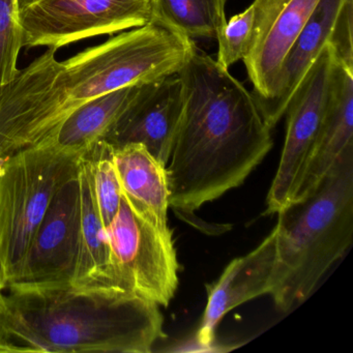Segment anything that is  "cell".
<instances>
[{
    "label": "cell",
    "instance_id": "cell-5",
    "mask_svg": "<svg viewBox=\"0 0 353 353\" xmlns=\"http://www.w3.org/2000/svg\"><path fill=\"white\" fill-rule=\"evenodd\" d=\"M85 150L48 142L0 158V255L8 285L17 278L55 194L79 173Z\"/></svg>",
    "mask_w": 353,
    "mask_h": 353
},
{
    "label": "cell",
    "instance_id": "cell-20",
    "mask_svg": "<svg viewBox=\"0 0 353 353\" xmlns=\"http://www.w3.org/2000/svg\"><path fill=\"white\" fill-rule=\"evenodd\" d=\"M22 48L20 0H0V92L17 75Z\"/></svg>",
    "mask_w": 353,
    "mask_h": 353
},
{
    "label": "cell",
    "instance_id": "cell-21",
    "mask_svg": "<svg viewBox=\"0 0 353 353\" xmlns=\"http://www.w3.org/2000/svg\"><path fill=\"white\" fill-rule=\"evenodd\" d=\"M255 9L253 3L239 15L226 22L216 37L219 42V65L229 70L237 61H243L249 52L253 36Z\"/></svg>",
    "mask_w": 353,
    "mask_h": 353
},
{
    "label": "cell",
    "instance_id": "cell-17",
    "mask_svg": "<svg viewBox=\"0 0 353 353\" xmlns=\"http://www.w3.org/2000/svg\"><path fill=\"white\" fill-rule=\"evenodd\" d=\"M140 85L127 86L82 105L63 121L50 142L67 150H88L110 131L135 98Z\"/></svg>",
    "mask_w": 353,
    "mask_h": 353
},
{
    "label": "cell",
    "instance_id": "cell-24",
    "mask_svg": "<svg viewBox=\"0 0 353 353\" xmlns=\"http://www.w3.org/2000/svg\"><path fill=\"white\" fill-rule=\"evenodd\" d=\"M34 0H20V9L24 6L28 5V3H32Z\"/></svg>",
    "mask_w": 353,
    "mask_h": 353
},
{
    "label": "cell",
    "instance_id": "cell-19",
    "mask_svg": "<svg viewBox=\"0 0 353 353\" xmlns=\"http://www.w3.org/2000/svg\"><path fill=\"white\" fill-rule=\"evenodd\" d=\"M114 148L104 140L96 142L84 152L90 165L92 189L104 226L117 216L123 198L121 181L113 160Z\"/></svg>",
    "mask_w": 353,
    "mask_h": 353
},
{
    "label": "cell",
    "instance_id": "cell-8",
    "mask_svg": "<svg viewBox=\"0 0 353 353\" xmlns=\"http://www.w3.org/2000/svg\"><path fill=\"white\" fill-rule=\"evenodd\" d=\"M334 63L326 45L289 100L284 148L266 198L268 214L294 201L327 112Z\"/></svg>",
    "mask_w": 353,
    "mask_h": 353
},
{
    "label": "cell",
    "instance_id": "cell-14",
    "mask_svg": "<svg viewBox=\"0 0 353 353\" xmlns=\"http://www.w3.org/2000/svg\"><path fill=\"white\" fill-rule=\"evenodd\" d=\"M344 0H319L309 21L293 43L281 65L276 92L259 107L266 125L274 129L305 74L328 45L339 10Z\"/></svg>",
    "mask_w": 353,
    "mask_h": 353
},
{
    "label": "cell",
    "instance_id": "cell-12",
    "mask_svg": "<svg viewBox=\"0 0 353 353\" xmlns=\"http://www.w3.org/2000/svg\"><path fill=\"white\" fill-rule=\"evenodd\" d=\"M276 260V230L253 251L232 260L218 281L208 285V305L196 340L210 346L216 327L228 312L236 307L272 293Z\"/></svg>",
    "mask_w": 353,
    "mask_h": 353
},
{
    "label": "cell",
    "instance_id": "cell-15",
    "mask_svg": "<svg viewBox=\"0 0 353 353\" xmlns=\"http://www.w3.org/2000/svg\"><path fill=\"white\" fill-rule=\"evenodd\" d=\"M80 189V245L77 266L72 286L81 289L112 286L111 250L106 227L97 205L90 165L82 157L78 174Z\"/></svg>",
    "mask_w": 353,
    "mask_h": 353
},
{
    "label": "cell",
    "instance_id": "cell-4",
    "mask_svg": "<svg viewBox=\"0 0 353 353\" xmlns=\"http://www.w3.org/2000/svg\"><path fill=\"white\" fill-rule=\"evenodd\" d=\"M272 295L280 311L309 299L353 239V150L317 189L278 212Z\"/></svg>",
    "mask_w": 353,
    "mask_h": 353
},
{
    "label": "cell",
    "instance_id": "cell-18",
    "mask_svg": "<svg viewBox=\"0 0 353 353\" xmlns=\"http://www.w3.org/2000/svg\"><path fill=\"white\" fill-rule=\"evenodd\" d=\"M227 0H152L150 23L190 40L216 39L226 24Z\"/></svg>",
    "mask_w": 353,
    "mask_h": 353
},
{
    "label": "cell",
    "instance_id": "cell-9",
    "mask_svg": "<svg viewBox=\"0 0 353 353\" xmlns=\"http://www.w3.org/2000/svg\"><path fill=\"white\" fill-rule=\"evenodd\" d=\"M79 174V173H78ZM80 245L77 176L61 185L39 226L10 291L72 285Z\"/></svg>",
    "mask_w": 353,
    "mask_h": 353
},
{
    "label": "cell",
    "instance_id": "cell-7",
    "mask_svg": "<svg viewBox=\"0 0 353 353\" xmlns=\"http://www.w3.org/2000/svg\"><path fill=\"white\" fill-rule=\"evenodd\" d=\"M152 0H34L20 9L23 47L59 49L94 37L142 28Z\"/></svg>",
    "mask_w": 353,
    "mask_h": 353
},
{
    "label": "cell",
    "instance_id": "cell-1",
    "mask_svg": "<svg viewBox=\"0 0 353 353\" xmlns=\"http://www.w3.org/2000/svg\"><path fill=\"white\" fill-rule=\"evenodd\" d=\"M195 43L150 23L59 61L48 48L0 92V158L48 143L78 108L109 92L176 75Z\"/></svg>",
    "mask_w": 353,
    "mask_h": 353
},
{
    "label": "cell",
    "instance_id": "cell-2",
    "mask_svg": "<svg viewBox=\"0 0 353 353\" xmlns=\"http://www.w3.org/2000/svg\"><path fill=\"white\" fill-rule=\"evenodd\" d=\"M183 111L166 164L169 206L193 214L239 187L274 145L253 92L196 47L177 73Z\"/></svg>",
    "mask_w": 353,
    "mask_h": 353
},
{
    "label": "cell",
    "instance_id": "cell-3",
    "mask_svg": "<svg viewBox=\"0 0 353 353\" xmlns=\"http://www.w3.org/2000/svg\"><path fill=\"white\" fill-rule=\"evenodd\" d=\"M163 322L157 303L129 291L26 289L6 295L0 340L13 352L148 353Z\"/></svg>",
    "mask_w": 353,
    "mask_h": 353
},
{
    "label": "cell",
    "instance_id": "cell-10",
    "mask_svg": "<svg viewBox=\"0 0 353 353\" xmlns=\"http://www.w3.org/2000/svg\"><path fill=\"white\" fill-rule=\"evenodd\" d=\"M318 3L319 0H254L253 36L243 63L258 107L274 96L285 57Z\"/></svg>",
    "mask_w": 353,
    "mask_h": 353
},
{
    "label": "cell",
    "instance_id": "cell-22",
    "mask_svg": "<svg viewBox=\"0 0 353 353\" xmlns=\"http://www.w3.org/2000/svg\"><path fill=\"white\" fill-rule=\"evenodd\" d=\"M353 0H344L334 20L328 47L336 63L353 71Z\"/></svg>",
    "mask_w": 353,
    "mask_h": 353
},
{
    "label": "cell",
    "instance_id": "cell-16",
    "mask_svg": "<svg viewBox=\"0 0 353 353\" xmlns=\"http://www.w3.org/2000/svg\"><path fill=\"white\" fill-rule=\"evenodd\" d=\"M113 160L123 195L150 218L167 225L170 206L166 165L139 143L114 148Z\"/></svg>",
    "mask_w": 353,
    "mask_h": 353
},
{
    "label": "cell",
    "instance_id": "cell-13",
    "mask_svg": "<svg viewBox=\"0 0 353 353\" xmlns=\"http://www.w3.org/2000/svg\"><path fill=\"white\" fill-rule=\"evenodd\" d=\"M350 150H353V71L336 61L327 112L293 202L311 195Z\"/></svg>",
    "mask_w": 353,
    "mask_h": 353
},
{
    "label": "cell",
    "instance_id": "cell-6",
    "mask_svg": "<svg viewBox=\"0 0 353 353\" xmlns=\"http://www.w3.org/2000/svg\"><path fill=\"white\" fill-rule=\"evenodd\" d=\"M113 288L167 307L179 286L172 233L134 206L125 196L107 226Z\"/></svg>",
    "mask_w": 353,
    "mask_h": 353
},
{
    "label": "cell",
    "instance_id": "cell-11",
    "mask_svg": "<svg viewBox=\"0 0 353 353\" xmlns=\"http://www.w3.org/2000/svg\"><path fill=\"white\" fill-rule=\"evenodd\" d=\"M183 104V84L177 74L141 84L131 104L103 140L114 148L142 144L166 165Z\"/></svg>",
    "mask_w": 353,
    "mask_h": 353
},
{
    "label": "cell",
    "instance_id": "cell-23",
    "mask_svg": "<svg viewBox=\"0 0 353 353\" xmlns=\"http://www.w3.org/2000/svg\"><path fill=\"white\" fill-rule=\"evenodd\" d=\"M8 286L7 276H6L5 266H3V259L0 255V312L3 310V303H5V289Z\"/></svg>",
    "mask_w": 353,
    "mask_h": 353
}]
</instances>
